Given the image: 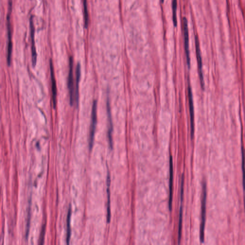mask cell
Listing matches in <instances>:
<instances>
[{
  "label": "cell",
  "mask_w": 245,
  "mask_h": 245,
  "mask_svg": "<svg viewBox=\"0 0 245 245\" xmlns=\"http://www.w3.org/2000/svg\"><path fill=\"white\" fill-rule=\"evenodd\" d=\"M206 184L204 181L203 184L202 199L201 206V223L200 226V237L201 242H204V228H205V217H206Z\"/></svg>",
  "instance_id": "6da1fadb"
},
{
  "label": "cell",
  "mask_w": 245,
  "mask_h": 245,
  "mask_svg": "<svg viewBox=\"0 0 245 245\" xmlns=\"http://www.w3.org/2000/svg\"><path fill=\"white\" fill-rule=\"evenodd\" d=\"M97 102L96 100H95L92 104L91 124L90 135H89V145L90 150H91L93 146L95 129H96V124H97Z\"/></svg>",
  "instance_id": "7a4b0ae2"
},
{
  "label": "cell",
  "mask_w": 245,
  "mask_h": 245,
  "mask_svg": "<svg viewBox=\"0 0 245 245\" xmlns=\"http://www.w3.org/2000/svg\"><path fill=\"white\" fill-rule=\"evenodd\" d=\"M69 92L70 102L72 106L74 103V80H73V60L72 57L70 58L69 71L68 81Z\"/></svg>",
  "instance_id": "3957f363"
},
{
  "label": "cell",
  "mask_w": 245,
  "mask_h": 245,
  "mask_svg": "<svg viewBox=\"0 0 245 245\" xmlns=\"http://www.w3.org/2000/svg\"><path fill=\"white\" fill-rule=\"evenodd\" d=\"M182 29H183V36H184V47L186 54V61L188 67H190V57L189 50V36L188 31V21L185 17L182 20Z\"/></svg>",
  "instance_id": "277c9868"
},
{
  "label": "cell",
  "mask_w": 245,
  "mask_h": 245,
  "mask_svg": "<svg viewBox=\"0 0 245 245\" xmlns=\"http://www.w3.org/2000/svg\"><path fill=\"white\" fill-rule=\"evenodd\" d=\"M195 49H196V57H197V63H198V71H199V77L202 88L204 89V83L203 79V63L202 59L201 53L200 50V44L198 36H196L195 37Z\"/></svg>",
  "instance_id": "5b68a950"
},
{
  "label": "cell",
  "mask_w": 245,
  "mask_h": 245,
  "mask_svg": "<svg viewBox=\"0 0 245 245\" xmlns=\"http://www.w3.org/2000/svg\"><path fill=\"white\" fill-rule=\"evenodd\" d=\"M188 99H189V111L190 115L191 136L192 139L194 136V106H193V98L192 91L190 85H189L188 88Z\"/></svg>",
  "instance_id": "8992f818"
},
{
  "label": "cell",
  "mask_w": 245,
  "mask_h": 245,
  "mask_svg": "<svg viewBox=\"0 0 245 245\" xmlns=\"http://www.w3.org/2000/svg\"><path fill=\"white\" fill-rule=\"evenodd\" d=\"M173 159L171 155L170 157V178H169V206L170 211L172 210V195H173Z\"/></svg>",
  "instance_id": "52a82bcc"
},
{
  "label": "cell",
  "mask_w": 245,
  "mask_h": 245,
  "mask_svg": "<svg viewBox=\"0 0 245 245\" xmlns=\"http://www.w3.org/2000/svg\"><path fill=\"white\" fill-rule=\"evenodd\" d=\"M30 28H31V49H32V64L34 67L36 66V49L35 43V28L33 25V16H31L30 19Z\"/></svg>",
  "instance_id": "ba28073f"
},
{
  "label": "cell",
  "mask_w": 245,
  "mask_h": 245,
  "mask_svg": "<svg viewBox=\"0 0 245 245\" xmlns=\"http://www.w3.org/2000/svg\"><path fill=\"white\" fill-rule=\"evenodd\" d=\"M50 76H51V85H52V99H53V107L56 108L57 104V91L56 81L55 80L54 74V66L51 60H50Z\"/></svg>",
  "instance_id": "9c48e42d"
},
{
  "label": "cell",
  "mask_w": 245,
  "mask_h": 245,
  "mask_svg": "<svg viewBox=\"0 0 245 245\" xmlns=\"http://www.w3.org/2000/svg\"><path fill=\"white\" fill-rule=\"evenodd\" d=\"M107 111L108 114V122H109V128H108V136L109 139V145L111 149L113 148L112 132L113 130L112 119L111 117V110H110V103L109 100L107 101Z\"/></svg>",
  "instance_id": "30bf717a"
},
{
  "label": "cell",
  "mask_w": 245,
  "mask_h": 245,
  "mask_svg": "<svg viewBox=\"0 0 245 245\" xmlns=\"http://www.w3.org/2000/svg\"><path fill=\"white\" fill-rule=\"evenodd\" d=\"M111 183L110 174L109 172L107 174V221L108 223H109L111 220V208H110V186Z\"/></svg>",
  "instance_id": "8fae6325"
},
{
  "label": "cell",
  "mask_w": 245,
  "mask_h": 245,
  "mask_svg": "<svg viewBox=\"0 0 245 245\" xmlns=\"http://www.w3.org/2000/svg\"><path fill=\"white\" fill-rule=\"evenodd\" d=\"M81 65L80 63L77 64L76 67V90H75V98L76 100V103H78L79 101V84L80 81L81 74Z\"/></svg>",
  "instance_id": "7c38bea8"
},
{
  "label": "cell",
  "mask_w": 245,
  "mask_h": 245,
  "mask_svg": "<svg viewBox=\"0 0 245 245\" xmlns=\"http://www.w3.org/2000/svg\"><path fill=\"white\" fill-rule=\"evenodd\" d=\"M182 213H183L182 206L181 204L180 208L179 222H178V244H180L181 240V232H182Z\"/></svg>",
  "instance_id": "4fadbf2b"
},
{
  "label": "cell",
  "mask_w": 245,
  "mask_h": 245,
  "mask_svg": "<svg viewBox=\"0 0 245 245\" xmlns=\"http://www.w3.org/2000/svg\"><path fill=\"white\" fill-rule=\"evenodd\" d=\"M71 207H70L68 213L67 219V237L66 242L67 244H69L70 241V235H71V230H70V217H71Z\"/></svg>",
  "instance_id": "5bb4252c"
},
{
  "label": "cell",
  "mask_w": 245,
  "mask_h": 245,
  "mask_svg": "<svg viewBox=\"0 0 245 245\" xmlns=\"http://www.w3.org/2000/svg\"><path fill=\"white\" fill-rule=\"evenodd\" d=\"M13 44L12 38H8V47H7V64L10 66L11 63V58L12 53Z\"/></svg>",
  "instance_id": "9a60e30c"
},
{
  "label": "cell",
  "mask_w": 245,
  "mask_h": 245,
  "mask_svg": "<svg viewBox=\"0 0 245 245\" xmlns=\"http://www.w3.org/2000/svg\"><path fill=\"white\" fill-rule=\"evenodd\" d=\"M31 202H30V203H29L28 211H27L26 233H25V237H26V238H28V235H29V228H30V220H31Z\"/></svg>",
  "instance_id": "2e32d148"
},
{
  "label": "cell",
  "mask_w": 245,
  "mask_h": 245,
  "mask_svg": "<svg viewBox=\"0 0 245 245\" xmlns=\"http://www.w3.org/2000/svg\"><path fill=\"white\" fill-rule=\"evenodd\" d=\"M172 14H173V22L174 26L176 27L177 25V0H172Z\"/></svg>",
  "instance_id": "e0dca14e"
},
{
  "label": "cell",
  "mask_w": 245,
  "mask_h": 245,
  "mask_svg": "<svg viewBox=\"0 0 245 245\" xmlns=\"http://www.w3.org/2000/svg\"><path fill=\"white\" fill-rule=\"evenodd\" d=\"M84 5V25L85 28H87L89 24V16L87 10V0H83Z\"/></svg>",
  "instance_id": "ac0fdd59"
},
{
  "label": "cell",
  "mask_w": 245,
  "mask_h": 245,
  "mask_svg": "<svg viewBox=\"0 0 245 245\" xmlns=\"http://www.w3.org/2000/svg\"><path fill=\"white\" fill-rule=\"evenodd\" d=\"M242 171L244 190L245 191V149H242Z\"/></svg>",
  "instance_id": "d6986e66"
},
{
  "label": "cell",
  "mask_w": 245,
  "mask_h": 245,
  "mask_svg": "<svg viewBox=\"0 0 245 245\" xmlns=\"http://www.w3.org/2000/svg\"><path fill=\"white\" fill-rule=\"evenodd\" d=\"M164 0H161V2H162V3L164 2Z\"/></svg>",
  "instance_id": "ffe728a7"
}]
</instances>
